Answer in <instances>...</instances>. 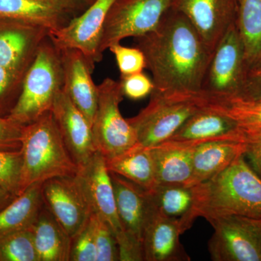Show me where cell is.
Instances as JSON below:
<instances>
[{"instance_id":"obj_1","label":"cell","mask_w":261,"mask_h":261,"mask_svg":"<svg viewBox=\"0 0 261 261\" xmlns=\"http://www.w3.org/2000/svg\"><path fill=\"white\" fill-rule=\"evenodd\" d=\"M135 42L152 73L154 90L165 95L200 94L214 53L181 11L171 7L153 30Z\"/></svg>"},{"instance_id":"obj_2","label":"cell","mask_w":261,"mask_h":261,"mask_svg":"<svg viewBox=\"0 0 261 261\" xmlns=\"http://www.w3.org/2000/svg\"><path fill=\"white\" fill-rule=\"evenodd\" d=\"M192 187L191 209L178 219L182 233L190 229L198 217L207 221L230 215L261 219V178L245 154L214 178Z\"/></svg>"},{"instance_id":"obj_3","label":"cell","mask_w":261,"mask_h":261,"mask_svg":"<svg viewBox=\"0 0 261 261\" xmlns=\"http://www.w3.org/2000/svg\"><path fill=\"white\" fill-rule=\"evenodd\" d=\"M20 195L29 187L57 177H74L80 166L70 155L51 111L25 125L22 138Z\"/></svg>"},{"instance_id":"obj_4","label":"cell","mask_w":261,"mask_h":261,"mask_svg":"<svg viewBox=\"0 0 261 261\" xmlns=\"http://www.w3.org/2000/svg\"><path fill=\"white\" fill-rule=\"evenodd\" d=\"M63 87L61 51L48 36L25 73L21 92L8 118L23 126L32 123L51 111Z\"/></svg>"},{"instance_id":"obj_5","label":"cell","mask_w":261,"mask_h":261,"mask_svg":"<svg viewBox=\"0 0 261 261\" xmlns=\"http://www.w3.org/2000/svg\"><path fill=\"white\" fill-rule=\"evenodd\" d=\"M205 105L201 94L165 95L153 90L148 105L127 120L135 130L137 144L150 148L169 139Z\"/></svg>"},{"instance_id":"obj_6","label":"cell","mask_w":261,"mask_h":261,"mask_svg":"<svg viewBox=\"0 0 261 261\" xmlns=\"http://www.w3.org/2000/svg\"><path fill=\"white\" fill-rule=\"evenodd\" d=\"M97 94L92 135L97 152L108 159L135 146L137 144V137L120 111L119 106L124 97L120 81L105 79L97 86Z\"/></svg>"},{"instance_id":"obj_7","label":"cell","mask_w":261,"mask_h":261,"mask_svg":"<svg viewBox=\"0 0 261 261\" xmlns=\"http://www.w3.org/2000/svg\"><path fill=\"white\" fill-rule=\"evenodd\" d=\"M74 179L92 214L102 218L112 228L119 247L120 260L135 261L120 221L111 175L102 154L96 152L80 166Z\"/></svg>"},{"instance_id":"obj_8","label":"cell","mask_w":261,"mask_h":261,"mask_svg":"<svg viewBox=\"0 0 261 261\" xmlns=\"http://www.w3.org/2000/svg\"><path fill=\"white\" fill-rule=\"evenodd\" d=\"M247 75L243 40L236 23L215 49L202 82L201 95L204 98L240 96Z\"/></svg>"},{"instance_id":"obj_9","label":"cell","mask_w":261,"mask_h":261,"mask_svg":"<svg viewBox=\"0 0 261 261\" xmlns=\"http://www.w3.org/2000/svg\"><path fill=\"white\" fill-rule=\"evenodd\" d=\"M174 0H116L103 25L99 51L128 37H138L153 30Z\"/></svg>"},{"instance_id":"obj_10","label":"cell","mask_w":261,"mask_h":261,"mask_svg":"<svg viewBox=\"0 0 261 261\" xmlns=\"http://www.w3.org/2000/svg\"><path fill=\"white\" fill-rule=\"evenodd\" d=\"M214 233L208 242L215 261H261L260 219L221 216L208 221Z\"/></svg>"},{"instance_id":"obj_11","label":"cell","mask_w":261,"mask_h":261,"mask_svg":"<svg viewBox=\"0 0 261 261\" xmlns=\"http://www.w3.org/2000/svg\"><path fill=\"white\" fill-rule=\"evenodd\" d=\"M116 0H95L84 13L72 19L68 25L49 36L59 49L75 48L84 53L92 66L103 56L99 45L103 25Z\"/></svg>"},{"instance_id":"obj_12","label":"cell","mask_w":261,"mask_h":261,"mask_svg":"<svg viewBox=\"0 0 261 261\" xmlns=\"http://www.w3.org/2000/svg\"><path fill=\"white\" fill-rule=\"evenodd\" d=\"M173 7L190 20L214 53L228 29L238 23L240 0H174Z\"/></svg>"},{"instance_id":"obj_13","label":"cell","mask_w":261,"mask_h":261,"mask_svg":"<svg viewBox=\"0 0 261 261\" xmlns=\"http://www.w3.org/2000/svg\"><path fill=\"white\" fill-rule=\"evenodd\" d=\"M49 34L42 25L0 17V65L25 75Z\"/></svg>"},{"instance_id":"obj_14","label":"cell","mask_w":261,"mask_h":261,"mask_svg":"<svg viewBox=\"0 0 261 261\" xmlns=\"http://www.w3.org/2000/svg\"><path fill=\"white\" fill-rule=\"evenodd\" d=\"M110 175L118 216L135 261L144 260V229L152 207L148 192L116 173L110 172Z\"/></svg>"},{"instance_id":"obj_15","label":"cell","mask_w":261,"mask_h":261,"mask_svg":"<svg viewBox=\"0 0 261 261\" xmlns=\"http://www.w3.org/2000/svg\"><path fill=\"white\" fill-rule=\"evenodd\" d=\"M44 205L70 238L88 221L92 211L74 177H57L42 185Z\"/></svg>"},{"instance_id":"obj_16","label":"cell","mask_w":261,"mask_h":261,"mask_svg":"<svg viewBox=\"0 0 261 261\" xmlns=\"http://www.w3.org/2000/svg\"><path fill=\"white\" fill-rule=\"evenodd\" d=\"M51 111L70 155L79 166H82L97 152L92 126L63 87L57 94Z\"/></svg>"},{"instance_id":"obj_17","label":"cell","mask_w":261,"mask_h":261,"mask_svg":"<svg viewBox=\"0 0 261 261\" xmlns=\"http://www.w3.org/2000/svg\"><path fill=\"white\" fill-rule=\"evenodd\" d=\"M226 140L242 142V130L227 116L205 106L163 143L195 147L206 142Z\"/></svg>"},{"instance_id":"obj_18","label":"cell","mask_w":261,"mask_h":261,"mask_svg":"<svg viewBox=\"0 0 261 261\" xmlns=\"http://www.w3.org/2000/svg\"><path fill=\"white\" fill-rule=\"evenodd\" d=\"M59 49L63 89L92 126L98 97L97 86L92 78L94 67L80 49L68 47Z\"/></svg>"},{"instance_id":"obj_19","label":"cell","mask_w":261,"mask_h":261,"mask_svg":"<svg viewBox=\"0 0 261 261\" xmlns=\"http://www.w3.org/2000/svg\"><path fill=\"white\" fill-rule=\"evenodd\" d=\"M181 234L178 219L168 217L161 214L152 202L142 240L144 260H191L180 243Z\"/></svg>"},{"instance_id":"obj_20","label":"cell","mask_w":261,"mask_h":261,"mask_svg":"<svg viewBox=\"0 0 261 261\" xmlns=\"http://www.w3.org/2000/svg\"><path fill=\"white\" fill-rule=\"evenodd\" d=\"M79 13L67 0H0V17L37 24L56 32Z\"/></svg>"},{"instance_id":"obj_21","label":"cell","mask_w":261,"mask_h":261,"mask_svg":"<svg viewBox=\"0 0 261 261\" xmlns=\"http://www.w3.org/2000/svg\"><path fill=\"white\" fill-rule=\"evenodd\" d=\"M245 144L236 140H218L194 147L192 173L187 187H195L222 172L245 154Z\"/></svg>"},{"instance_id":"obj_22","label":"cell","mask_w":261,"mask_h":261,"mask_svg":"<svg viewBox=\"0 0 261 261\" xmlns=\"http://www.w3.org/2000/svg\"><path fill=\"white\" fill-rule=\"evenodd\" d=\"M39 261H70L71 238L43 204L32 228Z\"/></svg>"},{"instance_id":"obj_23","label":"cell","mask_w":261,"mask_h":261,"mask_svg":"<svg viewBox=\"0 0 261 261\" xmlns=\"http://www.w3.org/2000/svg\"><path fill=\"white\" fill-rule=\"evenodd\" d=\"M194 147L161 143L150 147L158 185H185L192 173Z\"/></svg>"},{"instance_id":"obj_24","label":"cell","mask_w":261,"mask_h":261,"mask_svg":"<svg viewBox=\"0 0 261 261\" xmlns=\"http://www.w3.org/2000/svg\"><path fill=\"white\" fill-rule=\"evenodd\" d=\"M110 172L116 173L147 191L157 186L154 165L150 148L139 144L124 152L106 159Z\"/></svg>"},{"instance_id":"obj_25","label":"cell","mask_w":261,"mask_h":261,"mask_svg":"<svg viewBox=\"0 0 261 261\" xmlns=\"http://www.w3.org/2000/svg\"><path fill=\"white\" fill-rule=\"evenodd\" d=\"M42 185L29 187L0 211V237L32 228L44 204Z\"/></svg>"},{"instance_id":"obj_26","label":"cell","mask_w":261,"mask_h":261,"mask_svg":"<svg viewBox=\"0 0 261 261\" xmlns=\"http://www.w3.org/2000/svg\"><path fill=\"white\" fill-rule=\"evenodd\" d=\"M238 25L249 75L261 69V0H240Z\"/></svg>"},{"instance_id":"obj_27","label":"cell","mask_w":261,"mask_h":261,"mask_svg":"<svg viewBox=\"0 0 261 261\" xmlns=\"http://www.w3.org/2000/svg\"><path fill=\"white\" fill-rule=\"evenodd\" d=\"M204 99L205 106L227 116L240 129L261 132L260 99H247L240 96Z\"/></svg>"},{"instance_id":"obj_28","label":"cell","mask_w":261,"mask_h":261,"mask_svg":"<svg viewBox=\"0 0 261 261\" xmlns=\"http://www.w3.org/2000/svg\"><path fill=\"white\" fill-rule=\"evenodd\" d=\"M147 192L154 207L168 217H184L193 204V188L185 185H157Z\"/></svg>"},{"instance_id":"obj_29","label":"cell","mask_w":261,"mask_h":261,"mask_svg":"<svg viewBox=\"0 0 261 261\" xmlns=\"http://www.w3.org/2000/svg\"><path fill=\"white\" fill-rule=\"evenodd\" d=\"M0 261H39L32 228L0 237Z\"/></svg>"},{"instance_id":"obj_30","label":"cell","mask_w":261,"mask_h":261,"mask_svg":"<svg viewBox=\"0 0 261 261\" xmlns=\"http://www.w3.org/2000/svg\"><path fill=\"white\" fill-rule=\"evenodd\" d=\"M23 154L19 150L0 149V187L16 197L20 195Z\"/></svg>"},{"instance_id":"obj_31","label":"cell","mask_w":261,"mask_h":261,"mask_svg":"<svg viewBox=\"0 0 261 261\" xmlns=\"http://www.w3.org/2000/svg\"><path fill=\"white\" fill-rule=\"evenodd\" d=\"M97 261L120 260L119 247L109 224L97 215L92 214Z\"/></svg>"},{"instance_id":"obj_32","label":"cell","mask_w":261,"mask_h":261,"mask_svg":"<svg viewBox=\"0 0 261 261\" xmlns=\"http://www.w3.org/2000/svg\"><path fill=\"white\" fill-rule=\"evenodd\" d=\"M24 76L0 65V116H8L16 104Z\"/></svg>"},{"instance_id":"obj_33","label":"cell","mask_w":261,"mask_h":261,"mask_svg":"<svg viewBox=\"0 0 261 261\" xmlns=\"http://www.w3.org/2000/svg\"><path fill=\"white\" fill-rule=\"evenodd\" d=\"M70 261H97L92 215L83 227L71 238Z\"/></svg>"},{"instance_id":"obj_34","label":"cell","mask_w":261,"mask_h":261,"mask_svg":"<svg viewBox=\"0 0 261 261\" xmlns=\"http://www.w3.org/2000/svg\"><path fill=\"white\" fill-rule=\"evenodd\" d=\"M108 49L116 58L121 76L141 73L146 68L145 56L139 48L125 47L121 43H116Z\"/></svg>"},{"instance_id":"obj_35","label":"cell","mask_w":261,"mask_h":261,"mask_svg":"<svg viewBox=\"0 0 261 261\" xmlns=\"http://www.w3.org/2000/svg\"><path fill=\"white\" fill-rule=\"evenodd\" d=\"M120 82L124 96L133 100L150 95L154 89L153 82L142 72L121 76Z\"/></svg>"},{"instance_id":"obj_36","label":"cell","mask_w":261,"mask_h":261,"mask_svg":"<svg viewBox=\"0 0 261 261\" xmlns=\"http://www.w3.org/2000/svg\"><path fill=\"white\" fill-rule=\"evenodd\" d=\"M23 127L8 116H0V149L19 150L21 149Z\"/></svg>"},{"instance_id":"obj_37","label":"cell","mask_w":261,"mask_h":261,"mask_svg":"<svg viewBox=\"0 0 261 261\" xmlns=\"http://www.w3.org/2000/svg\"><path fill=\"white\" fill-rule=\"evenodd\" d=\"M242 132V141L246 147L245 159L248 160L247 162L261 178V132Z\"/></svg>"},{"instance_id":"obj_38","label":"cell","mask_w":261,"mask_h":261,"mask_svg":"<svg viewBox=\"0 0 261 261\" xmlns=\"http://www.w3.org/2000/svg\"><path fill=\"white\" fill-rule=\"evenodd\" d=\"M240 97L261 100V70L247 75Z\"/></svg>"},{"instance_id":"obj_39","label":"cell","mask_w":261,"mask_h":261,"mask_svg":"<svg viewBox=\"0 0 261 261\" xmlns=\"http://www.w3.org/2000/svg\"><path fill=\"white\" fill-rule=\"evenodd\" d=\"M76 10L79 15L84 13L89 6H91L95 0H67Z\"/></svg>"},{"instance_id":"obj_40","label":"cell","mask_w":261,"mask_h":261,"mask_svg":"<svg viewBox=\"0 0 261 261\" xmlns=\"http://www.w3.org/2000/svg\"><path fill=\"white\" fill-rule=\"evenodd\" d=\"M15 197L5 190L3 187H0V211H3L5 207L10 205Z\"/></svg>"},{"instance_id":"obj_41","label":"cell","mask_w":261,"mask_h":261,"mask_svg":"<svg viewBox=\"0 0 261 261\" xmlns=\"http://www.w3.org/2000/svg\"><path fill=\"white\" fill-rule=\"evenodd\" d=\"M260 224H261V219H260Z\"/></svg>"},{"instance_id":"obj_42","label":"cell","mask_w":261,"mask_h":261,"mask_svg":"<svg viewBox=\"0 0 261 261\" xmlns=\"http://www.w3.org/2000/svg\"><path fill=\"white\" fill-rule=\"evenodd\" d=\"M261 70V69H260Z\"/></svg>"}]
</instances>
